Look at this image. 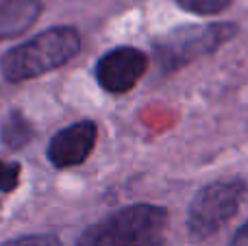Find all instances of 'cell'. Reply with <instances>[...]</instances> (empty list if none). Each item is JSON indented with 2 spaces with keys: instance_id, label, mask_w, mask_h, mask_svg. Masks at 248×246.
Segmentation results:
<instances>
[{
  "instance_id": "cell-11",
  "label": "cell",
  "mask_w": 248,
  "mask_h": 246,
  "mask_svg": "<svg viewBox=\"0 0 248 246\" xmlns=\"http://www.w3.org/2000/svg\"><path fill=\"white\" fill-rule=\"evenodd\" d=\"M229 246H248V220L237 229V233L233 235V240Z\"/></svg>"
},
{
  "instance_id": "cell-10",
  "label": "cell",
  "mask_w": 248,
  "mask_h": 246,
  "mask_svg": "<svg viewBox=\"0 0 248 246\" xmlns=\"http://www.w3.org/2000/svg\"><path fill=\"white\" fill-rule=\"evenodd\" d=\"M2 246H61V242L55 235H22V238L9 240Z\"/></svg>"
},
{
  "instance_id": "cell-3",
  "label": "cell",
  "mask_w": 248,
  "mask_h": 246,
  "mask_svg": "<svg viewBox=\"0 0 248 246\" xmlns=\"http://www.w3.org/2000/svg\"><path fill=\"white\" fill-rule=\"evenodd\" d=\"M237 33V26L218 22V24H196V26H181L163 35L155 48L157 59L166 72L179 70L192 63L198 57L216 52L222 44H227Z\"/></svg>"
},
{
  "instance_id": "cell-7",
  "label": "cell",
  "mask_w": 248,
  "mask_h": 246,
  "mask_svg": "<svg viewBox=\"0 0 248 246\" xmlns=\"http://www.w3.org/2000/svg\"><path fill=\"white\" fill-rule=\"evenodd\" d=\"M31 135H33V129H31L29 120L20 111H11L4 118L2 129H0V139L4 142V146L22 148L29 144Z\"/></svg>"
},
{
  "instance_id": "cell-4",
  "label": "cell",
  "mask_w": 248,
  "mask_h": 246,
  "mask_svg": "<svg viewBox=\"0 0 248 246\" xmlns=\"http://www.w3.org/2000/svg\"><path fill=\"white\" fill-rule=\"evenodd\" d=\"M242 194H244V181L240 179H220L205 185L189 205V235L198 242L216 235L237 214Z\"/></svg>"
},
{
  "instance_id": "cell-5",
  "label": "cell",
  "mask_w": 248,
  "mask_h": 246,
  "mask_svg": "<svg viewBox=\"0 0 248 246\" xmlns=\"http://www.w3.org/2000/svg\"><path fill=\"white\" fill-rule=\"evenodd\" d=\"M148 70V55L140 48L120 46L105 52L96 63V81L109 94H124L137 85Z\"/></svg>"
},
{
  "instance_id": "cell-9",
  "label": "cell",
  "mask_w": 248,
  "mask_h": 246,
  "mask_svg": "<svg viewBox=\"0 0 248 246\" xmlns=\"http://www.w3.org/2000/svg\"><path fill=\"white\" fill-rule=\"evenodd\" d=\"M20 164L17 161H2L0 159V194L13 192L20 183Z\"/></svg>"
},
{
  "instance_id": "cell-2",
  "label": "cell",
  "mask_w": 248,
  "mask_h": 246,
  "mask_svg": "<svg viewBox=\"0 0 248 246\" xmlns=\"http://www.w3.org/2000/svg\"><path fill=\"white\" fill-rule=\"evenodd\" d=\"M168 212L157 205H128L87 227L77 246H161Z\"/></svg>"
},
{
  "instance_id": "cell-8",
  "label": "cell",
  "mask_w": 248,
  "mask_h": 246,
  "mask_svg": "<svg viewBox=\"0 0 248 246\" xmlns=\"http://www.w3.org/2000/svg\"><path fill=\"white\" fill-rule=\"evenodd\" d=\"M183 11L194 15H218L233 4V0H176Z\"/></svg>"
},
{
  "instance_id": "cell-1",
  "label": "cell",
  "mask_w": 248,
  "mask_h": 246,
  "mask_svg": "<svg viewBox=\"0 0 248 246\" xmlns=\"http://www.w3.org/2000/svg\"><path fill=\"white\" fill-rule=\"evenodd\" d=\"M81 50V35L72 26H52L37 37L22 42L4 52L0 61L4 78L9 83H24L37 78L50 70L61 68Z\"/></svg>"
},
{
  "instance_id": "cell-6",
  "label": "cell",
  "mask_w": 248,
  "mask_h": 246,
  "mask_svg": "<svg viewBox=\"0 0 248 246\" xmlns=\"http://www.w3.org/2000/svg\"><path fill=\"white\" fill-rule=\"evenodd\" d=\"M98 139V126L92 120H81L74 124L61 129L59 133L52 135L50 144H48V161L55 168H72V166H81L87 159L96 146Z\"/></svg>"
}]
</instances>
